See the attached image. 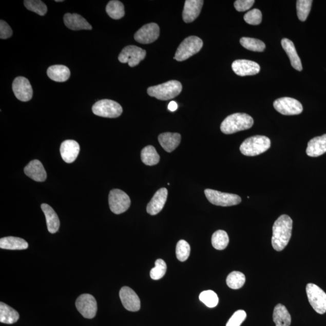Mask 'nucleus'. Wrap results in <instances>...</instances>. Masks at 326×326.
<instances>
[{
    "label": "nucleus",
    "instance_id": "39448f33",
    "mask_svg": "<svg viewBox=\"0 0 326 326\" xmlns=\"http://www.w3.org/2000/svg\"><path fill=\"white\" fill-rule=\"evenodd\" d=\"M203 46V42L200 37L191 36L182 42L174 57L178 61H184L199 52Z\"/></svg>",
    "mask_w": 326,
    "mask_h": 326
},
{
    "label": "nucleus",
    "instance_id": "a211bd4d",
    "mask_svg": "<svg viewBox=\"0 0 326 326\" xmlns=\"http://www.w3.org/2000/svg\"><path fill=\"white\" fill-rule=\"evenodd\" d=\"M168 191L166 188H161L158 190L147 205V214L150 215H156L163 210L166 204Z\"/></svg>",
    "mask_w": 326,
    "mask_h": 326
},
{
    "label": "nucleus",
    "instance_id": "aec40b11",
    "mask_svg": "<svg viewBox=\"0 0 326 326\" xmlns=\"http://www.w3.org/2000/svg\"><path fill=\"white\" fill-rule=\"evenodd\" d=\"M24 171L27 177L36 182H44L47 179L46 171L39 160L30 161Z\"/></svg>",
    "mask_w": 326,
    "mask_h": 326
},
{
    "label": "nucleus",
    "instance_id": "bb28decb",
    "mask_svg": "<svg viewBox=\"0 0 326 326\" xmlns=\"http://www.w3.org/2000/svg\"><path fill=\"white\" fill-rule=\"evenodd\" d=\"M29 245L25 239L16 237H5L0 239V248L10 250H23L28 248Z\"/></svg>",
    "mask_w": 326,
    "mask_h": 326
},
{
    "label": "nucleus",
    "instance_id": "393cba45",
    "mask_svg": "<svg viewBox=\"0 0 326 326\" xmlns=\"http://www.w3.org/2000/svg\"><path fill=\"white\" fill-rule=\"evenodd\" d=\"M41 209L45 215L47 229L50 233H55L59 231L60 221L59 218L53 208L47 204L41 205Z\"/></svg>",
    "mask_w": 326,
    "mask_h": 326
},
{
    "label": "nucleus",
    "instance_id": "423d86ee",
    "mask_svg": "<svg viewBox=\"0 0 326 326\" xmlns=\"http://www.w3.org/2000/svg\"><path fill=\"white\" fill-rule=\"evenodd\" d=\"M92 112L96 116L106 118H117L122 114V106L114 101L104 99L92 106Z\"/></svg>",
    "mask_w": 326,
    "mask_h": 326
},
{
    "label": "nucleus",
    "instance_id": "4468645a",
    "mask_svg": "<svg viewBox=\"0 0 326 326\" xmlns=\"http://www.w3.org/2000/svg\"><path fill=\"white\" fill-rule=\"evenodd\" d=\"M159 26L156 23H149L137 31L135 39L140 44H147L154 43L159 39Z\"/></svg>",
    "mask_w": 326,
    "mask_h": 326
},
{
    "label": "nucleus",
    "instance_id": "58836bf2",
    "mask_svg": "<svg viewBox=\"0 0 326 326\" xmlns=\"http://www.w3.org/2000/svg\"><path fill=\"white\" fill-rule=\"evenodd\" d=\"M190 253V246L188 242L181 240L178 242L176 247V255L177 259L181 262H184L188 258Z\"/></svg>",
    "mask_w": 326,
    "mask_h": 326
},
{
    "label": "nucleus",
    "instance_id": "412c9836",
    "mask_svg": "<svg viewBox=\"0 0 326 326\" xmlns=\"http://www.w3.org/2000/svg\"><path fill=\"white\" fill-rule=\"evenodd\" d=\"M65 25L72 30H91L92 26L78 13H67L64 16Z\"/></svg>",
    "mask_w": 326,
    "mask_h": 326
},
{
    "label": "nucleus",
    "instance_id": "1a4fd4ad",
    "mask_svg": "<svg viewBox=\"0 0 326 326\" xmlns=\"http://www.w3.org/2000/svg\"><path fill=\"white\" fill-rule=\"evenodd\" d=\"M109 205L114 214L119 215L128 210L130 205L129 196L125 191L113 189L109 194Z\"/></svg>",
    "mask_w": 326,
    "mask_h": 326
},
{
    "label": "nucleus",
    "instance_id": "f3484780",
    "mask_svg": "<svg viewBox=\"0 0 326 326\" xmlns=\"http://www.w3.org/2000/svg\"><path fill=\"white\" fill-rule=\"evenodd\" d=\"M80 152V146L75 140H65L61 144L60 147L61 155L65 163H73L76 160Z\"/></svg>",
    "mask_w": 326,
    "mask_h": 326
},
{
    "label": "nucleus",
    "instance_id": "473e14b6",
    "mask_svg": "<svg viewBox=\"0 0 326 326\" xmlns=\"http://www.w3.org/2000/svg\"><path fill=\"white\" fill-rule=\"evenodd\" d=\"M229 243V238L224 231H218L214 233L212 238L213 246L218 250H223L226 248Z\"/></svg>",
    "mask_w": 326,
    "mask_h": 326
},
{
    "label": "nucleus",
    "instance_id": "a878e982",
    "mask_svg": "<svg viewBox=\"0 0 326 326\" xmlns=\"http://www.w3.org/2000/svg\"><path fill=\"white\" fill-rule=\"evenodd\" d=\"M47 73L51 80L63 82L67 81L70 77V70L63 65H52L48 68Z\"/></svg>",
    "mask_w": 326,
    "mask_h": 326
},
{
    "label": "nucleus",
    "instance_id": "7c9ffc66",
    "mask_svg": "<svg viewBox=\"0 0 326 326\" xmlns=\"http://www.w3.org/2000/svg\"><path fill=\"white\" fill-rule=\"evenodd\" d=\"M106 12L114 20H119L125 15V8L123 3L117 0H112L106 7Z\"/></svg>",
    "mask_w": 326,
    "mask_h": 326
},
{
    "label": "nucleus",
    "instance_id": "37998d69",
    "mask_svg": "<svg viewBox=\"0 0 326 326\" xmlns=\"http://www.w3.org/2000/svg\"><path fill=\"white\" fill-rule=\"evenodd\" d=\"M11 27L5 21H0V39L6 40L12 35Z\"/></svg>",
    "mask_w": 326,
    "mask_h": 326
},
{
    "label": "nucleus",
    "instance_id": "20e7f679",
    "mask_svg": "<svg viewBox=\"0 0 326 326\" xmlns=\"http://www.w3.org/2000/svg\"><path fill=\"white\" fill-rule=\"evenodd\" d=\"M271 147V140L269 137L256 136L246 139L240 146L243 155L256 156L265 152Z\"/></svg>",
    "mask_w": 326,
    "mask_h": 326
},
{
    "label": "nucleus",
    "instance_id": "f8f14e48",
    "mask_svg": "<svg viewBox=\"0 0 326 326\" xmlns=\"http://www.w3.org/2000/svg\"><path fill=\"white\" fill-rule=\"evenodd\" d=\"M75 306L82 316L85 318H93L97 313V301L91 294L81 295L75 301Z\"/></svg>",
    "mask_w": 326,
    "mask_h": 326
},
{
    "label": "nucleus",
    "instance_id": "ddd939ff",
    "mask_svg": "<svg viewBox=\"0 0 326 326\" xmlns=\"http://www.w3.org/2000/svg\"><path fill=\"white\" fill-rule=\"evenodd\" d=\"M12 90L15 97L21 101H29L33 97L32 85L25 77L19 76L15 79L12 84Z\"/></svg>",
    "mask_w": 326,
    "mask_h": 326
},
{
    "label": "nucleus",
    "instance_id": "c9c22d12",
    "mask_svg": "<svg viewBox=\"0 0 326 326\" xmlns=\"http://www.w3.org/2000/svg\"><path fill=\"white\" fill-rule=\"evenodd\" d=\"M24 4L27 9L35 12L40 16L45 15L47 12V6L40 0H25Z\"/></svg>",
    "mask_w": 326,
    "mask_h": 326
},
{
    "label": "nucleus",
    "instance_id": "b1692460",
    "mask_svg": "<svg viewBox=\"0 0 326 326\" xmlns=\"http://www.w3.org/2000/svg\"><path fill=\"white\" fill-rule=\"evenodd\" d=\"M281 46L289 57L292 66L297 71H301L303 69L302 64L299 56L298 55L296 47L293 41L289 39H283L281 40Z\"/></svg>",
    "mask_w": 326,
    "mask_h": 326
},
{
    "label": "nucleus",
    "instance_id": "2eb2a0df",
    "mask_svg": "<svg viewBox=\"0 0 326 326\" xmlns=\"http://www.w3.org/2000/svg\"><path fill=\"white\" fill-rule=\"evenodd\" d=\"M120 298L126 310L137 312L140 310V298L135 291L128 286L123 287L119 293Z\"/></svg>",
    "mask_w": 326,
    "mask_h": 326
},
{
    "label": "nucleus",
    "instance_id": "a19ab883",
    "mask_svg": "<svg viewBox=\"0 0 326 326\" xmlns=\"http://www.w3.org/2000/svg\"><path fill=\"white\" fill-rule=\"evenodd\" d=\"M246 318L245 311L239 310L235 312L226 323V326H241Z\"/></svg>",
    "mask_w": 326,
    "mask_h": 326
},
{
    "label": "nucleus",
    "instance_id": "f257e3e1",
    "mask_svg": "<svg viewBox=\"0 0 326 326\" xmlns=\"http://www.w3.org/2000/svg\"><path fill=\"white\" fill-rule=\"evenodd\" d=\"M293 220L289 216L283 215L274 222L273 227L272 245L277 252L282 251L290 241Z\"/></svg>",
    "mask_w": 326,
    "mask_h": 326
},
{
    "label": "nucleus",
    "instance_id": "6e6552de",
    "mask_svg": "<svg viewBox=\"0 0 326 326\" xmlns=\"http://www.w3.org/2000/svg\"><path fill=\"white\" fill-rule=\"evenodd\" d=\"M206 198L210 203L222 206V207H229L238 205L241 202V198L239 196L212 189H206L204 191Z\"/></svg>",
    "mask_w": 326,
    "mask_h": 326
},
{
    "label": "nucleus",
    "instance_id": "dca6fc26",
    "mask_svg": "<svg viewBox=\"0 0 326 326\" xmlns=\"http://www.w3.org/2000/svg\"><path fill=\"white\" fill-rule=\"evenodd\" d=\"M232 67L233 71L240 76L255 75L258 74L260 71V65L256 62L250 60L235 61Z\"/></svg>",
    "mask_w": 326,
    "mask_h": 326
},
{
    "label": "nucleus",
    "instance_id": "6ab92c4d",
    "mask_svg": "<svg viewBox=\"0 0 326 326\" xmlns=\"http://www.w3.org/2000/svg\"><path fill=\"white\" fill-rule=\"evenodd\" d=\"M204 1L202 0H187L185 2L183 12L184 22H193L200 14Z\"/></svg>",
    "mask_w": 326,
    "mask_h": 326
},
{
    "label": "nucleus",
    "instance_id": "0eeeda50",
    "mask_svg": "<svg viewBox=\"0 0 326 326\" xmlns=\"http://www.w3.org/2000/svg\"><path fill=\"white\" fill-rule=\"evenodd\" d=\"M306 294L309 302L314 310L319 314L326 312V294L316 284L309 283L306 286Z\"/></svg>",
    "mask_w": 326,
    "mask_h": 326
},
{
    "label": "nucleus",
    "instance_id": "f704fd0d",
    "mask_svg": "<svg viewBox=\"0 0 326 326\" xmlns=\"http://www.w3.org/2000/svg\"><path fill=\"white\" fill-rule=\"evenodd\" d=\"M312 2V0H298L297 2V16L301 22L306 20L311 11Z\"/></svg>",
    "mask_w": 326,
    "mask_h": 326
},
{
    "label": "nucleus",
    "instance_id": "72a5a7b5",
    "mask_svg": "<svg viewBox=\"0 0 326 326\" xmlns=\"http://www.w3.org/2000/svg\"><path fill=\"white\" fill-rule=\"evenodd\" d=\"M240 43L247 50L259 51V52H262L266 48L265 43L262 41L252 39V37H242L240 40Z\"/></svg>",
    "mask_w": 326,
    "mask_h": 326
},
{
    "label": "nucleus",
    "instance_id": "4c0bfd02",
    "mask_svg": "<svg viewBox=\"0 0 326 326\" xmlns=\"http://www.w3.org/2000/svg\"><path fill=\"white\" fill-rule=\"evenodd\" d=\"M155 265L150 271V276L153 280H160L165 275L167 270L166 263L162 259H158L156 261Z\"/></svg>",
    "mask_w": 326,
    "mask_h": 326
},
{
    "label": "nucleus",
    "instance_id": "cd10ccee",
    "mask_svg": "<svg viewBox=\"0 0 326 326\" xmlns=\"http://www.w3.org/2000/svg\"><path fill=\"white\" fill-rule=\"evenodd\" d=\"M273 321L276 326H290L291 323V317L289 312L283 304H278L274 308Z\"/></svg>",
    "mask_w": 326,
    "mask_h": 326
},
{
    "label": "nucleus",
    "instance_id": "9b49d317",
    "mask_svg": "<svg viewBox=\"0 0 326 326\" xmlns=\"http://www.w3.org/2000/svg\"><path fill=\"white\" fill-rule=\"evenodd\" d=\"M146 55V51L142 48L128 46L122 50L118 58L121 63H128L130 67H133L145 59Z\"/></svg>",
    "mask_w": 326,
    "mask_h": 326
},
{
    "label": "nucleus",
    "instance_id": "2f4dec72",
    "mask_svg": "<svg viewBox=\"0 0 326 326\" xmlns=\"http://www.w3.org/2000/svg\"><path fill=\"white\" fill-rule=\"evenodd\" d=\"M244 274L239 271H233L226 278V284L233 290H238L241 288L245 283Z\"/></svg>",
    "mask_w": 326,
    "mask_h": 326
},
{
    "label": "nucleus",
    "instance_id": "a18cd8bd",
    "mask_svg": "<svg viewBox=\"0 0 326 326\" xmlns=\"http://www.w3.org/2000/svg\"><path fill=\"white\" fill-rule=\"evenodd\" d=\"M63 1H61V0H60V1H57V0H56V2H63Z\"/></svg>",
    "mask_w": 326,
    "mask_h": 326
},
{
    "label": "nucleus",
    "instance_id": "c85d7f7f",
    "mask_svg": "<svg viewBox=\"0 0 326 326\" xmlns=\"http://www.w3.org/2000/svg\"><path fill=\"white\" fill-rule=\"evenodd\" d=\"M20 317L18 312L3 302L0 303V322L12 324L15 323Z\"/></svg>",
    "mask_w": 326,
    "mask_h": 326
},
{
    "label": "nucleus",
    "instance_id": "f03ea898",
    "mask_svg": "<svg viewBox=\"0 0 326 326\" xmlns=\"http://www.w3.org/2000/svg\"><path fill=\"white\" fill-rule=\"evenodd\" d=\"M253 123L251 116L245 113H235L224 119L221 123V130L225 135H232L251 128Z\"/></svg>",
    "mask_w": 326,
    "mask_h": 326
},
{
    "label": "nucleus",
    "instance_id": "e433bc0d",
    "mask_svg": "<svg viewBox=\"0 0 326 326\" xmlns=\"http://www.w3.org/2000/svg\"><path fill=\"white\" fill-rule=\"evenodd\" d=\"M200 300L206 306L210 308L217 306L219 302L217 294L211 290L202 292L200 295Z\"/></svg>",
    "mask_w": 326,
    "mask_h": 326
},
{
    "label": "nucleus",
    "instance_id": "4be33fe9",
    "mask_svg": "<svg viewBox=\"0 0 326 326\" xmlns=\"http://www.w3.org/2000/svg\"><path fill=\"white\" fill-rule=\"evenodd\" d=\"M326 152V135L315 137L308 142L306 154L311 157H317Z\"/></svg>",
    "mask_w": 326,
    "mask_h": 326
},
{
    "label": "nucleus",
    "instance_id": "9d476101",
    "mask_svg": "<svg viewBox=\"0 0 326 326\" xmlns=\"http://www.w3.org/2000/svg\"><path fill=\"white\" fill-rule=\"evenodd\" d=\"M274 107L280 114L284 116H294L301 114L303 110V106L296 99L282 98L274 102Z\"/></svg>",
    "mask_w": 326,
    "mask_h": 326
},
{
    "label": "nucleus",
    "instance_id": "79ce46f5",
    "mask_svg": "<svg viewBox=\"0 0 326 326\" xmlns=\"http://www.w3.org/2000/svg\"><path fill=\"white\" fill-rule=\"evenodd\" d=\"M255 2L254 0H237L235 2V8L237 11L245 12L252 8Z\"/></svg>",
    "mask_w": 326,
    "mask_h": 326
},
{
    "label": "nucleus",
    "instance_id": "c03bdc74",
    "mask_svg": "<svg viewBox=\"0 0 326 326\" xmlns=\"http://www.w3.org/2000/svg\"><path fill=\"white\" fill-rule=\"evenodd\" d=\"M178 109L177 103L175 101H171L168 105V109L171 112L176 111Z\"/></svg>",
    "mask_w": 326,
    "mask_h": 326
},
{
    "label": "nucleus",
    "instance_id": "c756f323",
    "mask_svg": "<svg viewBox=\"0 0 326 326\" xmlns=\"http://www.w3.org/2000/svg\"><path fill=\"white\" fill-rule=\"evenodd\" d=\"M141 159L142 162L147 166L156 165L159 163L160 157L157 150L152 146H147L142 150Z\"/></svg>",
    "mask_w": 326,
    "mask_h": 326
},
{
    "label": "nucleus",
    "instance_id": "7ed1b4c3",
    "mask_svg": "<svg viewBox=\"0 0 326 326\" xmlns=\"http://www.w3.org/2000/svg\"><path fill=\"white\" fill-rule=\"evenodd\" d=\"M183 89L179 81H170L160 85L153 86L147 89V93L151 97L161 101H168L176 98Z\"/></svg>",
    "mask_w": 326,
    "mask_h": 326
},
{
    "label": "nucleus",
    "instance_id": "ea45409f",
    "mask_svg": "<svg viewBox=\"0 0 326 326\" xmlns=\"http://www.w3.org/2000/svg\"><path fill=\"white\" fill-rule=\"evenodd\" d=\"M243 18L249 25H259L262 22V12L258 9H253L247 12Z\"/></svg>",
    "mask_w": 326,
    "mask_h": 326
},
{
    "label": "nucleus",
    "instance_id": "5701e85b",
    "mask_svg": "<svg viewBox=\"0 0 326 326\" xmlns=\"http://www.w3.org/2000/svg\"><path fill=\"white\" fill-rule=\"evenodd\" d=\"M181 136L178 133L165 132L161 133L159 141L161 147L167 152H171L179 146Z\"/></svg>",
    "mask_w": 326,
    "mask_h": 326
}]
</instances>
